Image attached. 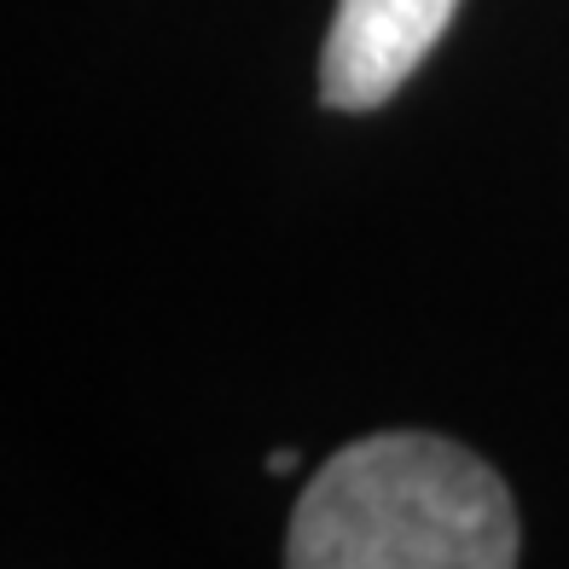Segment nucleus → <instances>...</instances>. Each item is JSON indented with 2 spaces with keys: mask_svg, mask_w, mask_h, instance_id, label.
Instances as JSON below:
<instances>
[{
  "mask_svg": "<svg viewBox=\"0 0 569 569\" xmlns=\"http://www.w3.org/2000/svg\"><path fill=\"white\" fill-rule=\"evenodd\" d=\"M291 465H297V453H291V448H273V453H268V471H273V477H284Z\"/></svg>",
  "mask_w": 569,
  "mask_h": 569,
  "instance_id": "7ed1b4c3",
  "label": "nucleus"
},
{
  "mask_svg": "<svg viewBox=\"0 0 569 569\" xmlns=\"http://www.w3.org/2000/svg\"><path fill=\"white\" fill-rule=\"evenodd\" d=\"M523 529L506 477L430 430L338 448L284 529L291 569H511Z\"/></svg>",
  "mask_w": 569,
  "mask_h": 569,
  "instance_id": "f257e3e1",
  "label": "nucleus"
},
{
  "mask_svg": "<svg viewBox=\"0 0 569 569\" xmlns=\"http://www.w3.org/2000/svg\"><path fill=\"white\" fill-rule=\"evenodd\" d=\"M453 12L459 0H338L320 47V106L343 117L390 106L448 36Z\"/></svg>",
  "mask_w": 569,
  "mask_h": 569,
  "instance_id": "f03ea898",
  "label": "nucleus"
}]
</instances>
